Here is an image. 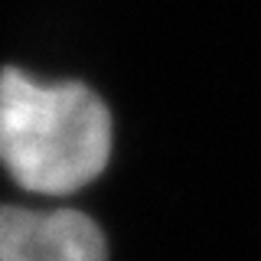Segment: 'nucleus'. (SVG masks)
Segmentation results:
<instances>
[{
	"label": "nucleus",
	"mask_w": 261,
	"mask_h": 261,
	"mask_svg": "<svg viewBox=\"0 0 261 261\" xmlns=\"http://www.w3.org/2000/svg\"><path fill=\"white\" fill-rule=\"evenodd\" d=\"M111 114L82 82L39 85L0 69V163L30 193H75L108 167Z\"/></svg>",
	"instance_id": "nucleus-1"
},
{
	"label": "nucleus",
	"mask_w": 261,
	"mask_h": 261,
	"mask_svg": "<svg viewBox=\"0 0 261 261\" xmlns=\"http://www.w3.org/2000/svg\"><path fill=\"white\" fill-rule=\"evenodd\" d=\"M0 261H108V245L79 209L0 206Z\"/></svg>",
	"instance_id": "nucleus-2"
}]
</instances>
